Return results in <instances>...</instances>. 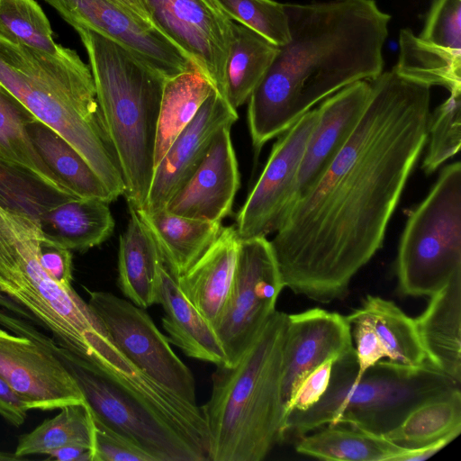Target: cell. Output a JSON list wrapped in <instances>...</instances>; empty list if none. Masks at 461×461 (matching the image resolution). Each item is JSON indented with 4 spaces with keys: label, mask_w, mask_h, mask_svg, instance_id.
Wrapping results in <instances>:
<instances>
[{
    "label": "cell",
    "mask_w": 461,
    "mask_h": 461,
    "mask_svg": "<svg viewBox=\"0 0 461 461\" xmlns=\"http://www.w3.org/2000/svg\"><path fill=\"white\" fill-rule=\"evenodd\" d=\"M370 83L356 129L270 240L284 286L321 303L344 299L382 248L427 145L430 86L393 68Z\"/></svg>",
    "instance_id": "obj_1"
},
{
    "label": "cell",
    "mask_w": 461,
    "mask_h": 461,
    "mask_svg": "<svg viewBox=\"0 0 461 461\" xmlns=\"http://www.w3.org/2000/svg\"><path fill=\"white\" fill-rule=\"evenodd\" d=\"M290 41L278 47L248 99L254 149L290 128L318 103L383 71L391 15L375 0L285 4Z\"/></svg>",
    "instance_id": "obj_2"
},
{
    "label": "cell",
    "mask_w": 461,
    "mask_h": 461,
    "mask_svg": "<svg viewBox=\"0 0 461 461\" xmlns=\"http://www.w3.org/2000/svg\"><path fill=\"white\" fill-rule=\"evenodd\" d=\"M0 326L51 350L75 378L94 419L156 461L208 460L209 434L202 407L138 370L105 330L93 336L89 357L84 359L7 311L0 310Z\"/></svg>",
    "instance_id": "obj_3"
},
{
    "label": "cell",
    "mask_w": 461,
    "mask_h": 461,
    "mask_svg": "<svg viewBox=\"0 0 461 461\" xmlns=\"http://www.w3.org/2000/svg\"><path fill=\"white\" fill-rule=\"evenodd\" d=\"M0 86L74 148L115 199L124 194L90 67L74 50L52 55L0 36Z\"/></svg>",
    "instance_id": "obj_4"
},
{
    "label": "cell",
    "mask_w": 461,
    "mask_h": 461,
    "mask_svg": "<svg viewBox=\"0 0 461 461\" xmlns=\"http://www.w3.org/2000/svg\"><path fill=\"white\" fill-rule=\"evenodd\" d=\"M287 315L276 311L236 364L216 366L210 399L201 406L208 460L261 461L283 440Z\"/></svg>",
    "instance_id": "obj_5"
},
{
    "label": "cell",
    "mask_w": 461,
    "mask_h": 461,
    "mask_svg": "<svg viewBox=\"0 0 461 461\" xmlns=\"http://www.w3.org/2000/svg\"><path fill=\"white\" fill-rule=\"evenodd\" d=\"M88 55L103 121L117 154L128 205H145L151 184L166 78L128 49L84 25L73 27Z\"/></svg>",
    "instance_id": "obj_6"
},
{
    "label": "cell",
    "mask_w": 461,
    "mask_h": 461,
    "mask_svg": "<svg viewBox=\"0 0 461 461\" xmlns=\"http://www.w3.org/2000/svg\"><path fill=\"white\" fill-rule=\"evenodd\" d=\"M356 372L355 353L336 360L321 399L305 411H293L287 415L283 440L338 424L384 435L421 402L460 388L429 362L410 367L381 360L352 383Z\"/></svg>",
    "instance_id": "obj_7"
},
{
    "label": "cell",
    "mask_w": 461,
    "mask_h": 461,
    "mask_svg": "<svg viewBox=\"0 0 461 461\" xmlns=\"http://www.w3.org/2000/svg\"><path fill=\"white\" fill-rule=\"evenodd\" d=\"M43 241L36 221L0 205V293L26 310L59 346L84 357L91 334L104 329L72 286L43 269Z\"/></svg>",
    "instance_id": "obj_8"
},
{
    "label": "cell",
    "mask_w": 461,
    "mask_h": 461,
    "mask_svg": "<svg viewBox=\"0 0 461 461\" xmlns=\"http://www.w3.org/2000/svg\"><path fill=\"white\" fill-rule=\"evenodd\" d=\"M402 296L430 297L461 272V164L441 170L424 200L409 214L396 265Z\"/></svg>",
    "instance_id": "obj_9"
},
{
    "label": "cell",
    "mask_w": 461,
    "mask_h": 461,
    "mask_svg": "<svg viewBox=\"0 0 461 461\" xmlns=\"http://www.w3.org/2000/svg\"><path fill=\"white\" fill-rule=\"evenodd\" d=\"M276 259L267 237L240 240L234 283L213 329L227 365L236 364L276 311L284 288Z\"/></svg>",
    "instance_id": "obj_10"
},
{
    "label": "cell",
    "mask_w": 461,
    "mask_h": 461,
    "mask_svg": "<svg viewBox=\"0 0 461 461\" xmlns=\"http://www.w3.org/2000/svg\"><path fill=\"white\" fill-rule=\"evenodd\" d=\"M87 292L90 310L126 359L162 387L197 404L191 370L176 355L145 309L109 292Z\"/></svg>",
    "instance_id": "obj_11"
},
{
    "label": "cell",
    "mask_w": 461,
    "mask_h": 461,
    "mask_svg": "<svg viewBox=\"0 0 461 461\" xmlns=\"http://www.w3.org/2000/svg\"><path fill=\"white\" fill-rule=\"evenodd\" d=\"M318 119L317 108L280 134L267 164L236 218L240 240L267 237L285 222L295 196L298 172L308 139Z\"/></svg>",
    "instance_id": "obj_12"
},
{
    "label": "cell",
    "mask_w": 461,
    "mask_h": 461,
    "mask_svg": "<svg viewBox=\"0 0 461 461\" xmlns=\"http://www.w3.org/2000/svg\"><path fill=\"white\" fill-rule=\"evenodd\" d=\"M150 21L224 98L232 20L214 0H144Z\"/></svg>",
    "instance_id": "obj_13"
},
{
    "label": "cell",
    "mask_w": 461,
    "mask_h": 461,
    "mask_svg": "<svg viewBox=\"0 0 461 461\" xmlns=\"http://www.w3.org/2000/svg\"><path fill=\"white\" fill-rule=\"evenodd\" d=\"M71 26L84 25L128 49L166 79L196 69L154 24L117 0H44Z\"/></svg>",
    "instance_id": "obj_14"
},
{
    "label": "cell",
    "mask_w": 461,
    "mask_h": 461,
    "mask_svg": "<svg viewBox=\"0 0 461 461\" xmlns=\"http://www.w3.org/2000/svg\"><path fill=\"white\" fill-rule=\"evenodd\" d=\"M0 377L28 410L50 411L86 402L75 378L51 350L2 326Z\"/></svg>",
    "instance_id": "obj_15"
},
{
    "label": "cell",
    "mask_w": 461,
    "mask_h": 461,
    "mask_svg": "<svg viewBox=\"0 0 461 461\" xmlns=\"http://www.w3.org/2000/svg\"><path fill=\"white\" fill-rule=\"evenodd\" d=\"M355 353L345 316L315 307L287 315L282 400L285 410L303 380L318 366Z\"/></svg>",
    "instance_id": "obj_16"
},
{
    "label": "cell",
    "mask_w": 461,
    "mask_h": 461,
    "mask_svg": "<svg viewBox=\"0 0 461 461\" xmlns=\"http://www.w3.org/2000/svg\"><path fill=\"white\" fill-rule=\"evenodd\" d=\"M237 110L217 91L211 94L155 167L142 211L164 209L198 167L218 131L232 126Z\"/></svg>",
    "instance_id": "obj_17"
},
{
    "label": "cell",
    "mask_w": 461,
    "mask_h": 461,
    "mask_svg": "<svg viewBox=\"0 0 461 461\" xmlns=\"http://www.w3.org/2000/svg\"><path fill=\"white\" fill-rule=\"evenodd\" d=\"M230 128L226 126L218 131L198 167L167 203V211L221 222L231 214L240 175Z\"/></svg>",
    "instance_id": "obj_18"
},
{
    "label": "cell",
    "mask_w": 461,
    "mask_h": 461,
    "mask_svg": "<svg viewBox=\"0 0 461 461\" xmlns=\"http://www.w3.org/2000/svg\"><path fill=\"white\" fill-rule=\"evenodd\" d=\"M371 91L370 81H357L325 98L317 107L318 119L301 161L294 203L316 183L349 139Z\"/></svg>",
    "instance_id": "obj_19"
},
{
    "label": "cell",
    "mask_w": 461,
    "mask_h": 461,
    "mask_svg": "<svg viewBox=\"0 0 461 461\" xmlns=\"http://www.w3.org/2000/svg\"><path fill=\"white\" fill-rule=\"evenodd\" d=\"M240 240L234 226L222 227L203 255L176 279L185 297L212 327L232 289Z\"/></svg>",
    "instance_id": "obj_20"
},
{
    "label": "cell",
    "mask_w": 461,
    "mask_h": 461,
    "mask_svg": "<svg viewBox=\"0 0 461 461\" xmlns=\"http://www.w3.org/2000/svg\"><path fill=\"white\" fill-rule=\"evenodd\" d=\"M158 271V303L164 310L161 321L168 334V341L189 357L215 366L227 364L226 355L212 325L185 297L178 286L177 277L167 267L163 257Z\"/></svg>",
    "instance_id": "obj_21"
},
{
    "label": "cell",
    "mask_w": 461,
    "mask_h": 461,
    "mask_svg": "<svg viewBox=\"0 0 461 461\" xmlns=\"http://www.w3.org/2000/svg\"><path fill=\"white\" fill-rule=\"evenodd\" d=\"M427 361L461 384V272L430 296L414 319Z\"/></svg>",
    "instance_id": "obj_22"
},
{
    "label": "cell",
    "mask_w": 461,
    "mask_h": 461,
    "mask_svg": "<svg viewBox=\"0 0 461 461\" xmlns=\"http://www.w3.org/2000/svg\"><path fill=\"white\" fill-rule=\"evenodd\" d=\"M39 224L45 243L77 251L102 244L114 230L109 203L95 198L67 199L47 212Z\"/></svg>",
    "instance_id": "obj_23"
},
{
    "label": "cell",
    "mask_w": 461,
    "mask_h": 461,
    "mask_svg": "<svg viewBox=\"0 0 461 461\" xmlns=\"http://www.w3.org/2000/svg\"><path fill=\"white\" fill-rule=\"evenodd\" d=\"M137 212L156 241L165 264L176 276L186 272L219 236L221 221H210L169 212L165 208Z\"/></svg>",
    "instance_id": "obj_24"
},
{
    "label": "cell",
    "mask_w": 461,
    "mask_h": 461,
    "mask_svg": "<svg viewBox=\"0 0 461 461\" xmlns=\"http://www.w3.org/2000/svg\"><path fill=\"white\" fill-rule=\"evenodd\" d=\"M128 206L130 218L119 240L118 285L129 301L147 309L158 303V267L162 255L136 209Z\"/></svg>",
    "instance_id": "obj_25"
},
{
    "label": "cell",
    "mask_w": 461,
    "mask_h": 461,
    "mask_svg": "<svg viewBox=\"0 0 461 461\" xmlns=\"http://www.w3.org/2000/svg\"><path fill=\"white\" fill-rule=\"evenodd\" d=\"M345 317L350 324L357 320L366 321L385 348L390 361L410 367L428 362L414 319L393 301L368 294L358 309Z\"/></svg>",
    "instance_id": "obj_26"
},
{
    "label": "cell",
    "mask_w": 461,
    "mask_h": 461,
    "mask_svg": "<svg viewBox=\"0 0 461 461\" xmlns=\"http://www.w3.org/2000/svg\"><path fill=\"white\" fill-rule=\"evenodd\" d=\"M406 447L385 438L342 424L304 435L296 443V452L329 461H395Z\"/></svg>",
    "instance_id": "obj_27"
},
{
    "label": "cell",
    "mask_w": 461,
    "mask_h": 461,
    "mask_svg": "<svg viewBox=\"0 0 461 461\" xmlns=\"http://www.w3.org/2000/svg\"><path fill=\"white\" fill-rule=\"evenodd\" d=\"M27 130L46 165L77 196L108 203L116 200L82 156L52 129L34 119Z\"/></svg>",
    "instance_id": "obj_28"
},
{
    "label": "cell",
    "mask_w": 461,
    "mask_h": 461,
    "mask_svg": "<svg viewBox=\"0 0 461 461\" xmlns=\"http://www.w3.org/2000/svg\"><path fill=\"white\" fill-rule=\"evenodd\" d=\"M278 52V47L232 21V39L225 68L224 98L237 110L260 82Z\"/></svg>",
    "instance_id": "obj_29"
},
{
    "label": "cell",
    "mask_w": 461,
    "mask_h": 461,
    "mask_svg": "<svg viewBox=\"0 0 461 461\" xmlns=\"http://www.w3.org/2000/svg\"><path fill=\"white\" fill-rule=\"evenodd\" d=\"M214 87L197 69L167 78L164 84L154 149L155 167L181 131L192 121Z\"/></svg>",
    "instance_id": "obj_30"
},
{
    "label": "cell",
    "mask_w": 461,
    "mask_h": 461,
    "mask_svg": "<svg viewBox=\"0 0 461 461\" xmlns=\"http://www.w3.org/2000/svg\"><path fill=\"white\" fill-rule=\"evenodd\" d=\"M36 119L14 96L0 86V160L24 168L56 190L77 196L46 165L29 135Z\"/></svg>",
    "instance_id": "obj_31"
},
{
    "label": "cell",
    "mask_w": 461,
    "mask_h": 461,
    "mask_svg": "<svg viewBox=\"0 0 461 461\" xmlns=\"http://www.w3.org/2000/svg\"><path fill=\"white\" fill-rule=\"evenodd\" d=\"M399 58L393 67L409 79L449 93L461 92V52L429 44L410 29L399 33Z\"/></svg>",
    "instance_id": "obj_32"
},
{
    "label": "cell",
    "mask_w": 461,
    "mask_h": 461,
    "mask_svg": "<svg viewBox=\"0 0 461 461\" xmlns=\"http://www.w3.org/2000/svg\"><path fill=\"white\" fill-rule=\"evenodd\" d=\"M460 432L461 392L456 388L421 402L383 436L399 446L413 448Z\"/></svg>",
    "instance_id": "obj_33"
},
{
    "label": "cell",
    "mask_w": 461,
    "mask_h": 461,
    "mask_svg": "<svg viewBox=\"0 0 461 461\" xmlns=\"http://www.w3.org/2000/svg\"><path fill=\"white\" fill-rule=\"evenodd\" d=\"M95 422L88 404L63 406L53 418L42 421L32 431L21 435L14 454L23 459L30 455H48L69 445L92 449Z\"/></svg>",
    "instance_id": "obj_34"
},
{
    "label": "cell",
    "mask_w": 461,
    "mask_h": 461,
    "mask_svg": "<svg viewBox=\"0 0 461 461\" xmlns=\"http://www.w3.org/2000/svg\"><path fill=\"white\" fill-rule=\"evenodd\" d=\"M32 172L0 160V205L38 223L43 215L67 199ZM40 225V224H39Z\"/></svg>",
    "instance_id": "obj_35"
},
{
    "label": "cell",
    "mask_w": 461,
    "mask_h": 461,
    "mask_svg": "<svg viewBox=\"0 0 461 461\" xmlns=\"http://www.w3.org/2000/svg\"><path fill=\"white\" fill-rule=\"evenodd\" d=\"M0 36L52 55L62 47L35 0H0Z\"/></svg>",
    "instance_id": "obj_36"
},
{
    "label": "cell",
    "mask_w": 461,
    "mask_h": 461,
    "mask_svg": "<svg viewBox=\"0 0 461 461\" xmlns=\"http://www.w3.org/2000/svg\"><path fill=\"white\" fill-rule=\"evenodd\" d=\"M428 149L421 167L427 175L435 172L455 156L461 144V92L449 96L430 112Z\"/></svg>",
    "instance_id": "obj_37"
},
{
    "label": "cell",
    "mask_w": 461,
    "mask_h": 461,
    "mask_svg": "<svg viewBox=\"0 0 461 461\" xmlns=\"http://www.w3.org/2000/svg\"><path fill=\"white\" fill-rule=\"evenodd\" d=\"M232 21L280 47L290 41L285 4L275 0H214Z\"/></svg>",
    "instance_id": "obj_38"
},
{
    "label": "cell",
    "mask_w": 461,
    "mask_h": 461,
    "mask_svg": "<svg viewBox=\"0 0 461 461\" xmlns=\"http://www.w3.org/2000/svg\"><path fill=\"white\" fill-rule=\"evenodd\" d=\"M419 37L437 47L461 52V0H432Z\"/></svg>",
    "instance_id": "obj_39"
},
{
    "label": "cell",
    "mask_w": 461,
    "mask_h": 461,
    "mask_svg": "<svg viewBox=\"0 0 461 461\" xmlns=\"http://www.w3.org/2000/svg\"><path fill=\"white\" fill-rule=\"evenodd\" d=\"M94 422L92 461H156L152 456L122 435L95 419Z\"/></svg>",
    "instance_id": "obj_40"
},
{
    "label": "cell",
    "mask_w": 461,
    "mask_h": 461,
    "mask_svg": "<svg viewBox=\"0 0 461 461\" xmlns=\"http://www.w3.org/2000/svg\"><path fill=\"white\" fill-rule=\"evenodd\" d=\"M352 324H354L352 338L356 343L354 348L357 362V372L352 383H357L367 369L387 357V351L366 321L357 320Z\"/></svg>",
    "instance_id": "obj_41"
},
{
    "label": "cell",
    "mask_w": 461,
    "mask_h": 461,
    "mask_svg": "<svg viewBox=\"0 0 461 461\" xmlns=\"http://www.w3.org/2000/svg\"><path fill=\"white\" fill-rule=\"evenodd\" d=\"M335 361V359L325 361L303 380L286 407L285 419L291 411H305L321 399L329 388Z\"/></svg>",
    "instance_id": "obj_42"
},
{
    "label": "cell",
    "mask_w": 461,
    "mask_h": 461,
    "mask_svg": "<svg viewBox=\"0 0 461 461\" xmlns=\"http://www.w3.org/2000/svg\"><path fill=\"white\" fill-rule=\"evenodd\" d=\"M41 264L46 273L64 286H72V254L71 250L42 242L40 257Z\"/></svg>",
    "instance_id": "obj_43"
},
{
    "label": "cell",
    "mask_w": 461,
    "mask_h": 461,
    "mask_svg": "<svg viewBox=\"0 0 461 461\" xmlns=\"http://www.w3.org/2000/svg\"><path fill=\"white\" fill-rule=\"evenodd\" d=\"M28 408L17 393L0 377V416L15 427L23 424Z\"/></svg>",
    "instance_id": "obj_44"
},
{
    "label": "cell",
    "mask_w": 461,
    "mask_h": 461,
    "mask_svg": "<svg viewBox=\"0 0 461 461\" xmlns=\"http://www.w3.org/2000/svg\"><path fill=\"white\" fill-rule=\"evenodd\" d=\"M459 435V433H452L420 447H406V449L396 457L395 461H422L429 459L455 440Z\"/></svg>",
    "instance_id": "obj_45"
},
{
    "label": "cell",
    "mask_w": 461,
    "mask_h": 461,
    "mask_svg": "<svg viewBox=\"0 0 461 461\" xmlns=\"http://www.w3.org/2000/svg\"><path fill=\"white\" fill-rule=\"evenodd\" d=\"M48 459L58 461H92V449L81 445H69L54 449Z\"/></svg>",
    "instance_id": "obj_46"
},
{
    "label": "cell",
    "mask_w": 461,
    "mask_h": 461,
    "mask_svg": "<svg viewBox=\"0 0 461 461\" xmlns=\"http://www.w3.org/2000/svg\"><path fill=\"white\" fill-rule=\"evenodd\" d=\"M0 308L5 309L26 321H33L32 315L26 310L2 293H0Z\"/></svg>",
    "instance_id": "obj_47"
},
{
    "label": "cell",
    "mask_w": 461,
    "mask_h": 461,
    "mask_svg": "<svg viewBox=\"0 0 461 461\" xmlns=\"http://www.w3.org/2000/svg\"><path fill=\"white\" fill-rule=\"evenodd\" d=\"M141 20L151 23L144 0H117Z\"/></svg>",
    "instance_id": "obj_48"
},
{
    "label": "cell",
    "mask_w": 461,
    "mask_h": 461,
    "mask_svg": "<svg viewBox=\"0 0 461 461\" xmlns=\"http://www.w3.org/2000/svg\"><path fill=\"white\" fill-rule=\"evenodd\" d=\"M21 458L15 456L14 453L0 451V461H15Z\"/></svg>",
    "instance_id": "obj_49"
}]
</instances>
